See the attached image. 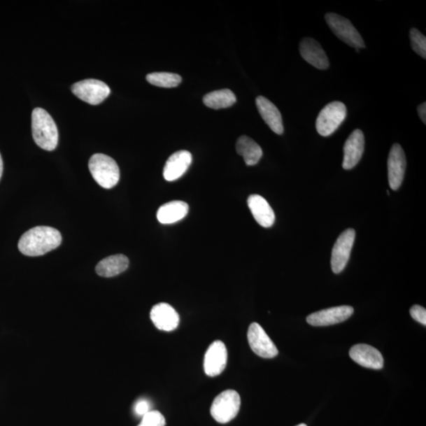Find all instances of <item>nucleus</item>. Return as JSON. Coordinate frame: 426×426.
<instances>
[{"label":"nucleus","instance_id":"nucleus-12","mask_svg":"<svg viewBox=\"0 0 426 426\" xmlns=\"http://www.w3.org/2000/svg\"><path fill=\"white\" fill-rule=\"evenodd\" d=\"M227 350L225 344L214 341L209 346L204 360V369L208 376H217L224 371L227 366Z\"/></svg>","mask_w":426,"mask_h":426},{"label":"nucleus","instance_id":"nucleus-24","mask_svg":"<svg viewBox=\"0 0 426 426\" xmlns=\"http://www.w3.org/2000/svg\"><path fill=\"white\" fill-rule=\"evenodd\" d=\"M146 80L151 85L162 88H175L182 83L180 76L168 72L151 73L146 76Z\"/></svg>","mask_w":426,"mask_h":426},{"label":"nucleus","instance_id":"nucleus-18","mask_svg":"<svg viewBox=\"0 0 426 426\" xmlns=\"http://www.w3.org/2000/svg\"><path fill=\"white\" fill-rule=\"evenodd\" d=\"M247 204L259 225L264 227H270L274 225L276 220L274 209L263 197L252 194L248 197Z\"/></svg>","mask_w":426,"mask_h":426},{"label":"nucleus","instance_id":"nucleus-14","mask_svg":"<svg viewBox=\"0 0 426 426\" xmlns=\"http://www.w3.org/2000/svg\"><path fill=\"white\" fill-rule=\"evenodd\" d=\"M350 357L359 365L374 369L384 367V357L381 352L371 346L357 344L350 350Z\"/></svg>","mask_w":426,"mask_h":426},{"label":"nucleus","instance_id":"nucleus-25","mask_svg":"<svg viewBox=\"0 0 426 426\" xmlns=\"http://www.w3.org/2000/svg\"><path fill=\"white\" fill-rule=\"evenodd\" d=\"M410 39L413 50L420 57L426 59V38L425 36L416 28L410 30Z\"/></svg>","mask_w":426,"mask_h":426},{"label":"nucleus","instance_id":"nucleus-23","mask_svg":"<svg viewBox=\"0 0 426 426\" xmlns=\"http://www.w3.org/2000/svg\"><path fill=\"white\" fill-rule=\"evenodd\" d=\"M203 102L210 108L215 110L227 108L236 102V97L230 90H215L204 97Z\"/></svg>","mask_w":426,"mask_h":426},{"label":"nucleus","instance_id":"nucleus-17","mask_svg":"<svg viewBox=\"0 0 426 426\" xmlns=\"http://www.w3.org/2000/svg\"><path fill=\"white\" fill-rule=\"evenodd\" d=\"M192 162V155L187 150H180L166 160L164 169V177L166 181L172 182L181 178L189 169Z\"/></svg>","mask_w":426,"mask_h":426},{"label":"nucleus","instance_id":"nucleus-29","mask_svg":"<svg viewBox=\"0 0 426 426\" xmlns=\"http://www.w3.org/2000/svg\"><path fill=\"white\" fill-rule=\"evenodd\" d=\"M418 113L419 115L420 118H421L422 121L425 125L426 122V104L425 102L420 104L418 107Z\"/></svg>","mask_w":426,"mask_h":426},{"label":"nucleus","instance_id":"nucleus-19","mask_svg":"<svg viewBox=\"0 0 426 426\" xmlns=\"http://www.w3.org/2000/svg\"><path fill=\"white\" fill-rule=\"evenodd\" d=\"M256 105L259 113L271 131L279 135L283 134L284 128L282 115L276 105L268 100L267 97L262 96L257 97Z\"/></svg>","mask_w":426,"mask_h":426},{"label":"nucleus","instance_id":"nucleus-11","mask_svg":"<svg viewBox=\"0 0 426 426\" xmlns=\"http://www.w3.org/2000/svg\"><path fill=\"white\" fill-rule=\"evenodd\" d=\"M406 166V160L403 148L394 144L388 159V182L393 190H397L402 184Z\"/></svg>","mask_w":426,"mask_h":426},{"label":"nucleus","instance_id":"nucleus-26","mask_svg":"<svg viewBox=\"0 0 426 426\" xmlns=\"http://www.w3.org/2000/svg\"><path fill=\"white\" fill-rule=\"evenodd\" d=\"M166 421L162 413L157 411H150L142 417L139 426H165Z\"/></svg>","mask_w":426,"mask_h":426},{"label":"nucleus","instance_id":"nucleus-20","mask_svg":"<svg viewBox=\"0 0 426 426\" xmlns=\"http://www.w3.org/2000/svg\"><path fill=\"white\" fill-rule=\"evenodd\" d=\"M188 212L187 203L182 201H173L159 207L157 218L160 224L171 225L183 220Z\"/></svg>","mask_w":426,"mask_h":426},{"label":"nucleus","instance_id":"nucleus-9","mask_svg":"<svg viewBox=\"0 0 426 426\" xmlns=\"http://www.w3.org/2000/svg\"><path fill=\"white\" fill-rule=\"evenodd\" d=\"M247 338H248L252 350L264 359H273L279 353L267 333L257 323H253L250 325Z\"/></svg>","mask_w":426,"mask_h":426},{"label":"nucleus","instance_id":"nucleus-1","mask_svg":"<svg viewBox=\"0 0 426 426\" xmlns=\"http://www.w3.org/2000/svg\"><path fill=\"white\" fill-rule=\"evenodd\" d=\"M61 243L62 236L57 229L39 226L22 234L17 246L24 255L38 257L57 249Z\"/></svg>","mask_w":426,"mask_h":426},{"label":"nucleus","instance_id":"nucleus-10","mask_svg":"<svg viewBox=\"0 0 426 426\" xmlns=\"http://www.w3.org/2000/svg\"><path fill=\"white\" fill-rule=\"evenodd\" d=\"M354 313L353 307L341 306L325 308L313 313L306 318L307 323L312 326H329L345 322Z\"/></svg>","mask_w":426,"mask_h":426},{"label":"nucleus","instance_id":"nucleus-3","mask_svg":"<svg viewBox=\"0 0 426 426\" xmlns=\"http://www.w3.org/2000/svg\"><path fill=\"white\" fill-rule=\"evenodd\" d=\"M89 169L94 180L104 189L118 184L120 171L115 159L102 153L94 154L90 159Z\"/></svg>","mask_w":426,"mask_h":426},{"label":"nucleus","instance_id":"nucleus-21","mask_svg":"<svg viewBox=\"0 0 426 426\" xmlns=\"http://www.w3.org/2000/svg\"><path fill=\"white\" fill-rule=\"evenodd\" d=\"M129 267V259L122 255L103 259L96 267L97 274L102 277H113L125 271Z\"/></svg>","mask_w":426,"mask_h":426},{"label":"nucleus","instance_id":"nucleus-2","mask_svg":"<svg viewBox=\"0 0 426 426\" xmlns=\"http://www.w3.org/2000/svg\"><path fill=\"white\" fill-rule=\"evenodd\" d=\"M32 132L36 144L41 149L52 151L57 147L58 129L52 117L45 109L36 108L33 111Z\"/></svg>","mask_w":426,"mask_h":426},{"label":"nucleus","instance_id":"nucleus-15","mask_svg":"<svg viewBox=\"0 0 426 426\" xmlns=\"http://www.w3.org/2000/svg\"><path fill=\"white\" fill-rule=\"evenodd\" d=\"M299 52L307 63L319 70L328 69L330 66L328 57L316 40L311 38L302 39L299 45Z\"/></svg>","mask_w":426,"mask_h":426},{"label":"nucleus","instance_id":"nucleus-13","mask_svg":"<svg viewBox=\"0 0 426 426\" xmlns=\"http://www.w3.org/2000/svg\"><path fill=\"white\" fill-rule=\"evenodd\" d=\"M365 148V138L361 129L352 132L343 147V168L350 170L360 162Z\"/></svg>","mask_w":426,"mask_h":426},{"label":"nucleus","instance_id":"nucleus-7","mask_svg":"<svg viewBox=\"0 0 426 426\" xmlns=\"http://www.w3.org/2000/svg\"><path fill=\"white\" fill-rule=\"evenodd\" d=\"M72 92L80 100L92 105L102 103L111 94L108 85L97 79H86L73 84Z\"/></svg>","mask_w":426,"mask_h":426},{"label":"nucleus","instance_id":"nucleus-22","mask_svg":"<svg viewBox=\"0 0 426 426\" xmlns=\"http://www.w3.org/2000/svg\"><path fill=\"white\" fill-rule=\"evenodd\" d=\"M236 151L242 156L246 165L254 166L260 162L263 152L260 145L252 139L243 135L236 143Z\"/></svg>","mask_w":426,"mask_h":426},{"label":"nucleus","instance_id":"nucleus-4","mask_svg":"<svg viewBox=\"0 0 426 426\" xmlns=\"http://www.w3.org/2000/svg\"><path fill=\"white\" fill-rule=\"evenodd\" d=\"M241 398L234 390H226L221 392L213 400L211 409L212 417L219 423H229L236 418L239 412Z\"/></svg>","mask_w":426,"mask_h":426},{"label":"nucleus","instance_id":"nucleus-5","mask_svg":"<svg viewBox=\"0 0 426 426\" xmlns=\"http://www.w3.org/2000/svg\"><path fill=\"white\" fill-rule=\"evenodd\" d=\"M347 116V108L342 102L327 104L320 111L316 120V129L320 135L329 137L341 126Z\"/></svg>","mask_w":426,"mask_h":426},{"label":"nucleus","instance_id":"nucleus-8","mask_svg":"<svg viewBox=\"0 0 426 426\" xmlns=\"http://www.w3.org/2000/svg\"><path fill=\"white\" fill-rule=\"evenodd\" d=\"M355 239L354 229L344 231L337 239L332 252L331 267L333 273L341 274L347 267Z\"/></svg>","mask_w":426,"mask_h":426},{"label":"nucleus","instance_id":"nucleus-6","mask_svg":"<svg viewBox=\"0 0 426 426\" xmlns=\"http://www.w3.org/2000/svg\"><path fill=\"white\" fill-rule=\"evenodd\" d=\"M325 20L339 39L356 49L366 48L360 34L347 18L335 13H328L325 15Z\"/></svg>","mask_w":426,"mask_h":426},{"label":"nucleus","instance_id":"nucleus-31","mask_svg":"<svg viewBox=\"0 0 426 426\" xmlns=\"http://www.w3.org/2000/svg\"><path fill=\"white\" fill-rule=\"evenodd\" d=\"M297 426H307V425L306 424H300V425H299Z\"/></svg>","mask_w":426,"mask_h":426},{"label":"nucleus","instance_id":"nucleus-30","mask_svg":"<svg viewBox=\"0 0 426 426\" xmlns=\"http://www.w3.org/2000/svg\"><path fill=\"white\" fill-rule=\"evenodd\" d=\"M3 171V159L1 157V154H0V180H1Z\"/></svg>","mask_w":426,"mask_h":426},{"label":"nucleus","instance_id":"nucleus-27","mask_svg":"<svg viewBox=\"0 0 426 426\" xmlns=\"http://www.w3.org/2000/svg\"><path fill=\"white\" fill-rule=\"evenodd\" d=\"M410 313L412 318L416 322L426 325V311L424 307L418 305L413 306L410 310Z\"/></svg>","mask_w":426,"mask_h":426},{"label":"nucleus","instance_id":"nucleus-28","mask_svg":"<svg viewBox=\"0 0 426 426\" xmlns=\"http://www.w3.org/2000/svg\"><path fill=\"white\" fill-rule=\"evenodd\" d=\"M134 411L138 416L143 417L150 411V404L147 400L141 399L136 404Z\"/></svg>","mask_w":426,"mask_h":426},{"label":"nucleus","instance_id":"nucleus-16","mask_svg":"<svg viewBox=\"0 0 426 426\" xmlns=\"http://www.w3.org/2000/svg\"><path fill=\"white\" fill-rule=\"evenodd\" d=\"M150 318L154 325L159 330L171 332L180 324V315L168 304H159L152 308Z\"/></svg>","mask_w":426,"mask_h":426}]
</instances>
